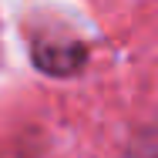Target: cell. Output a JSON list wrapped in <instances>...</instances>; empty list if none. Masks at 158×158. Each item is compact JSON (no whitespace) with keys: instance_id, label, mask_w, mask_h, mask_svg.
Returning a JSON list of instances; mask_svg holds the SVG:
<instances>
[{"instance_id":"1","label":"cell","mask_w":158,"mask_h":158,"mask_svg":"<svg viewBox=\"0 0 158 158\" xmlns=\"http://www.w3.org/2000/svg\"><path fill=\"white\" fill-rule=\"evenodd\" d=\"M34 61H37L40 71L64 77V74L81 71V64L88 61V51L77 40H37L34 44Z\"/></svg>"}]
</instances>
